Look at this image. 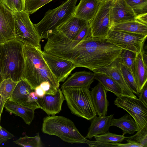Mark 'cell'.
I'll return each mask as SVG.
<instances>
[{
	"label": "cell",
	"mask_w": 147,
	"mask_h": 147,
	"mask_svg": "<svg viewBox=\"0 0 147 147\" xmlns=\"http://www.w3.org/2000/svg\"><path fill=\"white\" fill-rule=\"evenodd\" d=\"M142 52L137 53L131 69L139 93L147 81V66L143 62Z\"/></svg>",
	"instance_id": "cell-22"
},
{
	"label": "cell",
	"mask_w": 147,
	"mask_h": 147,
	"mask_svg": "<svg viewBox=\"0 0 147 147\" xmlns=\"http://www.w3.org/2000/svg\"><path fill=\"white\" fill-rule=\"evenodd\" d=\"M23 45L16 39L2 45V81L8 78L16 82L22 80L24 65Z\"/></svg>",
	"instance_id": "cell-3"
},
{
	"label": "cell",
	"mask_w": 147,
	"mask_h": 147,
	"mask_svg": "<svg viewBox=\"0 0 147 147\" xmlns=\"http://www.w3.org/2000/svg\"><path fill=\"white\" fill-rule=\"evenodd\" d=\"M4 107L6 111L21 117L28 125L31 124L34 119V110L19 103L8 100Z\"/></svg>",
	"instance_id": "cell-23"
},
{
	"label": "cell",
	"mask_w": 147,
	"mask_h": 147,
	"mask_svg": "<svg viewBox=\"0 0 147 147\" xmlns=\"http://www.w3.org/2000/svg\"><path fill=\"white\" fill-rule=\"evenodd\" d=\"M98 0H80L72 16L89 22L97 12L100 3Z\"/></svg>",
	"instance_id": "cell-18"
},
{
	"label": "cell",
	"mask_w": 147,
	"mask_h": 147,
	"mask_svg": "<svg viewBox=\"0 0 147 147\" xmlns=\"http://www.w3.org/2000/svg\"><path fill=\"white\" fill-rule=\"evenodd\" d=\"M13 137V135L0 125V144Z\"/></svg>",
	"instance_id": "cell-38"
},
{
	"label": "cell",
	"mask_w": 147,
	"mask_h": 147,
	"mask_svg": "<svg viewBox=\"0 0 147 147\" xmlns=\"http://www.w3.org/2000/svg\"><path fill=\"white\" fill-rule=\"evenodd\" d=\"M53 0H24V11L32 14Z\"/></svg>",
	"instance_id": "cell-32"
},
{
	"label": "cell",
	"mask_w": 147,
	"mask_h": 147,
	"mask_svg": "<svg viewBox=\"0 0 147 147\" xmlns=\"http://www.w3.org/2000/svg\"><path fill=\"white\" fill-rule=\"evenodd\" d=\"M147 36L122 31L110 30L106 38L107 41L123 49L137 53L144 51L143 46Z\"/></svg>",
	"instance_id": "cell-8"
},
{
	"label": "cell",
	"mask_w": 147,
	"mask_h": 147,
	"mask_svg": "<svg viewBox=\"0 0 147 147\" xmlns=\"http://www.w3.org/2000/svg\"><path fill=\"white\" fill-rule=\"evenodd\" d=\"M114 104L128 113L136 123L138 131L147 128V106L139 99L121 95L115 99Z\"/></svg>",
	"instance_id": "cell-9"
},
{
	"label": "cell",
	"mask_w": 147,
	"mask_h": 147,
	"mask_svg": "<svg viewBox=\"0 0 147 147\" xmlns=\"http://www.w3.org/2000/svg\"><path fill=\"white\" fill-rule=\"evenodd\" d=\"M127 143L136 145L139 147H147V128H144L133 136L127 137Z\"/></svg>",
	"instance_id": "cell-30"
},
{
	"label": "cell",
	"mask_w": 147,
	"mask_h": 147,
	"mask_svg": "<svg viewBox=\"0 0 147 147\" xmlns=\"http://www.w3.org/2000/svg\"><path fill=\"white\" fill-rule=\"evenodd\" d=\"M136 19L137 21L147 25V13L137 16Z\"/></svg>",
	"instance_id": "cell-40"
},
{
	"label": "cell",
	"mask_w": 147,
	"mask_h": 147,
	"mask_svg": "<svg viewBox=\"0 0 147 147\" xmlns=\"http://www.w3.org/2000/svg\"><path fill=\"white\" fill-rule=\"evenodd\" d=\"M124 134L119 135L108 132L107 133L100 135L95 136V141L98 142L109 143H121L127 137L124 136Z\"/></svg>",
	"instance_id": "cell-31"
},
{
	"label": "cell",
	"mask_w": 147,
	"mask_h": 147,
	"mask_svg": "<svg viewBox=\"0 0 147 147\" xmlns=\"http://www.w3.org/2000/svg\"><path fill=\"white\" fill-rule=\"evenodd\" d=\"M42 132L50 135L58 136L70 143H86L87 139L83 136L74 123L64 117L48 115L43 119Z\"/></svg>",
	"instance_id": "cell-4"
},
{
	"label": "cell",
	"mask_w": 147,
	"mask_h": 147,
	"mask_svg": "<svg viewBox=\"0 0 147 147\" xmlns=\"http://www.w3.org/2000/svg\"><path fill=\"white\" fill-rule=\"evenodd\" d=\"M110 126H115L121 129L123 134H132L137 131L138 127L136 123L131 116L128 113L118 119L113 117L111 119Z\"/></svg>",
	"instance_id": "cell-25"
},
{
	"label": "cell",
	"mask_w": 147,
	"mask_h": 147,
	"mask_svg": "<svg viewBox=\"0 0 147 147\" xmlns=\"http://www.w3.org/2000/svg\"><path fill=\"white\" fill-rule=\"evenodd\" d=\"M90 86L61 89L67 106L73 114L87 120L96 115L89 90Z\"/></svg>",
	"instance_id": "cell-5"
},
{
	"label": "cell",
	"mask_w": 147,
	"mask_h": 147,
	"mask_svg": "<svg viewBox=\"0 0 147 147\" xmlns=\"http://www.w3.org/2000/svg\"><path fill=\"white\" fill-rule=\"evenodd\" d=\"M114 1L107 0L101 2L95 15L89 22L92 37L107 36L110 29V9Z\"/></svg>",
	"instance_id": "cell-10"
},
{
	"label": "cell",
	"mask_w": 147,
	"mask_h": 147,
	"mask_svg": "<svg viewBox=\"0 0 147 147\" xmlns=\"http://www.w3.org/2000/svg\"><path fill=\"white\" fill-rule=\"evenodd\" d=\"M34 92L39 97H42L46 94L45 91L40 86L36 88Z\"/></svg>",
	"instance_id": "cell-41"
},
{
	"label": "cell",
	"mask_w": 147,
	"mask_h": 147,
	"mask_svg": "<svg viewBox=\"0 0 147 147\" xmlns=\"http://www.w3.org/2000/svg\"><path fill=\"white\" fill-rule=\"evenodd\" d=\"M2 45L0 44V83L2 81L1 78Z\"/></svg>",
	"instance_id": "cell-43"
},
{
	"label": "cell",
	"mask_w": 147,
	"mask_h": 147,
	"mask_svg": "<svg viewBox=\"0 0 147 147\" xmlns=\"http://www.w3.org/2000/svg\"><path fill=\"white\" fill-rule=\"evenodd\" d=\"M8 100L34 110L41 109L39 97L29 84L22 79L18 82Z\"/></svg>",
	"instance_id": "cell-11"
},
{
	"label": "cell",
	"mask_w": 147,
	"mask_h": 147,
	"mask_svg": "<svg viewBox=\"0 0 147 147\" xmlns=\"http://www.w3.org/2000/svg\"><path fill=\"white\" fill-rule=\"evenodd\" d=\"M136 16L147 13V0H125Z\"/></svg>",
	"instance_id": "cell-33"
},
{
	"label": "cell",
	"mask_w": 147,
	"mask_h": 147,
	"mask_svg": "<svg viewBox=\"0 0 147 147\" xmlns=\"http://www.w3.org/2000/svg\"><path fill=\"white\" fill-rule=\"evenodd\" d=\"M110 30L147 35V25L136 20L115 24L111 26Z\"/></svg>",
	"instance_id": "cell-24"
},
{
	"label": "cell",
	"mask_w": 147,
	"mask_h": 147,
	"mask_svg": "<svg viewBox=\"0 0 147 147\" xmlns=\"http://www.w3.org/2000/svg\"><path fill=\"white\" fill-rule=\"evenodd\" d=\"M113 116V114L108 116H95L91 120L88 132L85 138L91 139L95 136L107 133L110 127L111 121Z\"/></svg>",
	"instance_id": "cell-21"
},
{
	"label": "cell",
	"mask_w": 147,
	"mask_h": 147,
	"mask_svg": "<svg viewBox=\"0 0 147 147\" xmlns=\"http://www.w3.org/2000/svg\"><path fill=\"white\" fill-rule=\"evenodd\" d=\"M13 143L25 147H41L42 146L39 133L33 137H28L26 134L24 137H20L14 141Z\"/></svg>",
	"instance_id": "cell-29"
},
{
	"label": "cell",
	"mask_w": 147,
	"mask_h": 147,
	"mask_svg": "<svg viewBox=\"0 0 147 147\" xmlns=\"http://www.w3.org/2000/svg\"><path fill=\"white\" fill-rule=\"evenodd\" d=\"M43 57L51 71L60 83L64 82L76 68L72 61L42 51Z\"/></svg>",
	"instance_id": "cell-12"
},
{
	"label": "cell",
	"mask_w": 147,
	"mask_h": 147,
	"mask_svg": "<svg viewBox=\"0 0 147 147\" xmlns=\"http://www.w3.org/2000/svg\"><path fill=\"white\" fill-rule=\"evenodd\" d=\"M136 55L137 53L132 51L123 49L120 56L121 62L125 65L131 69Z\"/></svg>",
	"instance_id": "cell-36"
},
{
	"label": "cell",
	"mask_w": 147,
	"mask_h": 147,
	"mask_svg": "<svg viewBox=\"0 0 147 147\" xmlns=\"http://www.w3.org/2000/svg\"><path fill=\"white\" fill-rule=\"evenodd\" d=\"M139 99L146 106H147V86L145 83L138 96Z\"/></svg>",
	"instance_id": "cell-39"
},
{
	"label": "cell",
	"mask_w": 147,
	"mask_h": 147,
	"mask_svg": "<svg viewBox=\"0 0 147 147\" xmlns=\"http://www.w3.org/2000/svg\"><path fill=\"white\" fill-rule=\"evenodd\" d=\"M78 0H67L57 7L49 10L39 22L34 24L41 39H47L72 16Z\"/></svg>",
	"instance_id": "cell-6"
},
{
	"label": "cell",
	"mask_w": 147,
	"mask_h": 147,
	"mask_svg": "<svg viewBox=\"0 0 147 147\" xmlns=\"http://www.w3.org/2000/svg\"><path fill=\"white\" fill-rule=\"evenodd\" d=\"M94 73V79L98 81L105 90L113 93L117 97L121 95V88L111 77L103 73Z\"/></svg>",
	"instance_id": "cell-26"
},
{
	"label": "cell",
	"mask_w": 147,
	"mask_h": 147,
	"mask_svg": "<svg viewBox=\"0 0 147 147\" xmlns=\"http://www.w3.org/2000/svg\"><path fill=\"white\" fill-rule=\"evenodd\" d=\"M41 109L48 115H55L61 110L65 98L61 89H58L54 95L45 94L39 97Z\"/></svg>",
	"instance_id": "cell-16"
},
{
	"label": "cell",
	"mask_w": 147,
	"mask_h": 147,
	"mask_svg": "<svg viewBox=\"0 0 147 147\" xmlns=\"http://www.w3.org/2000/svg\"><path fill=\"white\" fill-rule=\"evenodd\" d=\"M119 58L107 66L94 70V73H100L107 74L111 77L119 86L121 90V95L136 97L129 88L119 68Z\"/></svg>",
	"instance_id": "cell-14"
},
{
	"label": "cell",
	"mask_w": 147,
	"mask_h": 147,
	"mask_svg": "<svg viewBox=\"0 0 147 147\" xmlns=\"http://www.w3.org/2000/svg\"><path fill=\"white\" fill-rule=\"evenodd\" d=\"M18 82L8 78L3 80L0 83V94L5 102L10 97Z\"/></svg>",
	"instance_id": "cell-28"
},
{
	"label": "cell",
	"mask_w": 147,
	"mask_h": 147,
	"mask_svg": "<svg viewBox=\"0 0 147 147\" xmlns=\"http://www.w3.org/2000/svg\"><path fill=\"white\" fill-rule=\"evenodd\" d=\"M100 2L103 1H105L107 0H98Z\"/></svg>",
	"instance_id": "cell-45"
},
{
	"label": "cell",
	"mask_w": 147,
	"mask_h": 147,
	"mask_svg": "<svg viewBox=\"0 0 147 147\" xmlns=\"http://www.w3.org/2000/svg\"><path fill=\"white\" fill-rule=\"evenodd\" d=\"M0 1L13 12L24 11V0H0Z\"/></svg>",
	"instance_id": "cell-35"
},
{
	"label": "cell",
	"mask_w": 147,
	"mask_h": 147,
	"mask_svg": "<svg viewBox=\"0 0 147 147\" xmlns=\"http://www.w3.org/2000/svg\"><path fill=\"white\" fill-rule=\"evenodd\" d=\"M142 59L143 62L147 66V56L146 53H145V51L144 50L142 52Z\"/></svg>",
	"instance_id": "cell-44"
},
{
	"label": "cell",
	"mask_w": 147,
	"mask_h": 147,
	"mask_svg": "<svg viewBox=\"0 0 147 147\" xmlns=\"http://www.w3.org/2000/svg\"><path fill=\"white\" fill-rule=\"evenodd\" d=\"M5 102L3 98L0 94V124L1 114Z\"/></svg>",
	"instance_id": "cell-42"
},
{
	"label": "cell",
	"mask_w": 147,
	"mask_h": 147,
	"mask_svg": "<svg viewBox=\"0 0 147 147\" xmlns=\"http://www.w3.org/2000/svg\"><path fill=\"white\" fill-rule=\"evenodd\" d=\"M110 27L115 24L136 20V16L131 7L125 0H115L110 11Z\"/></svg>",
	"instance_id": "cell-15"
},
{
	"label": "cell",
	"mask_w": 147,
	"mask_h": 147,
	"mask_svg": "<svg viewBox=\"0 0 147 147\" xmlns=\"http://www.w3.org/2000/svg\"><path fill=\"white\" fill-rule=\"evenodd\" d=\"M13 13L15 22V39L24 45L38 47L40 46L41 39L30 19L29 14L24 11Z\"/></svg>",
	"instance_id": "cell-7"
},
{
	"label": "cell",
	"mask_w": 147,
	"mask_h": 147,
	"mask_svg": "<svg viewBox=\"0 0 147 147\" xmlns=\"http://www.w3.org/2000/svg\"><path fill=\"white\" fill-rule=\"evenodd\" d=\"M90 147H138L136 145L127 143L122 144L121 143H109L98 142L96 141H90L87 140L86 143Z\"/></svg>",
	"instance_id": "cell-34"
},
{
	"label": "cell",
	"mask_w": 147,
	"mask_h": 147,
	"mask_svg": "<svg viewBox=\"0 0 147 147\" xmlns=\"http://www.w3.org/2000/svg\"><path fill=\"white\" fill-rule=\"evenodd\" d=\"M88 22L84 20L72 16L59 26L57 31L68 38L73 39Z\"/></svg>",
	"instance_id": "cell-20"
},
{
	"label": "cell",
	"mask_w": 147,
	"mask_h": 147,
	"mask_svg": "<svg viewBox=\"0 0 147 147\" xmlns=\"http://www.w3.org/2000/svg\"><path fill=\"white\" fill-rule=\"evenodd\" d=\"M23 50L24 65L22 79L27 82L34 90L45 81L49 82L54 88L58 89L60 83L44 60L41 46L36 48L23 45Z\"/></svg>",
	"instance_id": "cell-2"
},
{
	"label": "cell",
	"mask_w": 147,
	"mask_h": 147,
	"mask_svg": "<svg viewBox=\"0 0 147 147\" xmlns=\"http://www.w3.org/2000/svg\"><path fill=\"white\" fill-rule=\"evenodd\" d=\"M95 74L85 71L76 72L67 78L61 85L60 89L67 87L90 86L94 80Z\"/></svg>",
	"instance_id": "cell-19"
},
{
	"label": "cell",
	"mask_w": 147,
	"mask_h": 147,
	"mask_svg": "<svg viewBox=\"0 0 147 147\" xmlns=\"http://www.w3.org/2000/svg\"><path fill=\"white\" fill-rule=\"evenodd\" d=\"M39 86L45 91L46 94L54 95L58 90L54 88L49 82L47 81L43 82Z\"/></svg>",
	"instance_id": "cell-37"
},
{
	"label": "cell",
	"mask_w": 147,
	"mask_h": 147,
	"mask_svg": "<svg viewBox=\"0 0 147 147\" xmlns=\"http://www.w3.org/2000/svg\"><path fill=\"white\" fill-rule=\"evenodd\" d=\"M119 68L124 80L129 88L134 93L138 96L139 93L131 69L123 63L121 59L119 62Z\"/></svg>",
	"instance_id": "cell-27"
},
{
	"label": "cell",
	"mask_w": 147,
	"mask_h": 147,
	"mask_svg": "<svg viewBox=\"0 0 147 147\" xmlns=\"http://www.w3.org/2000/svg\"><path fill=\"white\" fill-rule=\"evenodd\" d=\"M123 49L107 41L106 37L91 36L81 41L65 38L59 44L57 54L73 62L76 67L93 71L120 58Z\"/></svg>",
	"instance_id": "cell-1"
},
{
	"label": "cell",
	"mask_w": 147,
	"mask_h": 147,
	"mask_svg": "<svg viewBox=\"0 0 147 147\" xmlns=\"http://www.w3.org/2000/svg\"><path fill=\"white\" fill-rule=\"evenodd\" d=\"M107 91L99 82L90 91L96 115L99 116L107 115L109 105V102L107 98Z\"/></svg>",
	"instance_id": "cell-17"
},
{
	"label": "cell",
	"mask_w": 147,
	"mask_h": 147,
	"mask_svg": "<svg viewBox=\"0 0 147 147\" xmlns=\"http://www.w3.org/2000/svg\"></svg>",
	"instance_id": "cell-46"
},
{
	"label": "cell",
	"mask_w": 147,
	"mask_h": 147,
	"mask_svg": "<svg viewBox=\"0 0 147 147\" xmlns=\"http://www.w3.org/2000/svg\"><path fill=\"white\" fill-rule=\"evenodd\" d=\"M13 13L0 1V44L15 39Z\"/></svg>",
	"instance_id": "cell-13"
}]
</instances>
